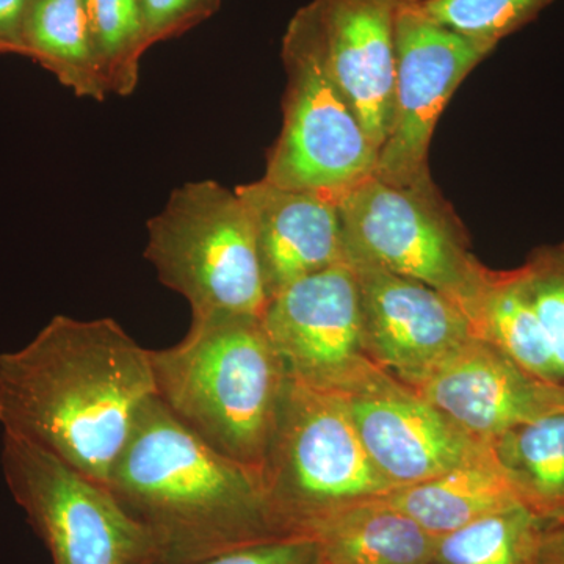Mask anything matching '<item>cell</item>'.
I'll use <instances>...</instances> for the list:
<instances>
[{"instance_id": "9c48e42d", "label": "cell", "mask_w": 564, "mask_h": 564, "mask_svg": "<svg viewBox=\"0 0 564 564\" xmlns=\"http://www.w3.org/2000/svg\"><path fill=\"white\" fill-rule=\"evenodd\" d=\"M494 50L434 21L423 0H399L393 118L375 177L397 187L433 182L429 154L434 128L459 84Z\"/></svg>"}, {"instance_id": "ac0fdd59", "label": "cell", "mask_w": 564, "mask_h": 564, "mask_svg": "<svg viewBox=\"0 0 564 564\" xmlns=\"http://www.w3.org/2000/svg\"><path fill=\"white\" fill-rule=\"evenodd\" d=\"M462 311L477 339L505 352L534 377L564 386L562 369L518 269L486 267L484 280Z\"/></svg>"}, {"instance_id": "7a4b0ae2", "label": "cell", "mask_w": 564, "mask_h": 564, "mask_svg": "<svg viewBox=\"0 0 564 564\" xmlns=\"http://www.w3.org/2000/svg\"><path fill=\"white\" fill-rule=\"evenodd\" d=\"M106 488L147 533L155 563L292 536L274 518L261 474L218 454L158 397L141 411Z\"/></svg>"}, {"instance_id": "5bb4252c", "label": "cell", "mask_w": 564, "mask_h": 564, "mask_svg": "<svg viewBox=\"0 0 564 564\" xmlns=\"http://www.w3.org/2000/svg\"><path fill=\"white\" fill-rule=\"evenodd\" d=\"M413 389L488 445L516 426L564 411V386L534 377L477 337Z\"/></svg>"}, {"instance_id": "4316f807", "label": "cell", "mask_w": 564, "mask_h": 564, "mask_svg": "<svg viewBox=\"0 0 564 564\" xmlns=\"http://www.w3.org/2000/svg\"><path fill=\"white\" fill-rule=\"evenodd\" d=\"M31 0H0V55H21L22 25Z\"/></svg>"}, {"instance_id": "83f0119b", "label": "cell", "mask_w": 564, "mask_h": 564, "mask_svg": "<svg viewBox=\"0 0 564 564\" xmlns=\"http://www.w3.org/2000/svg\"><path fill=\"white\" fill-rule=\"evenodd\" d=\"M534 564H564V524L545 527Z\"/></svg>"}, {"instance_id": "5b68a950", "label": "cell", "mask_w": 564, "mask_h": 564, "mask_svg": "<svg viewBox=\"0 0 564 564\" xmlns=\"http://www.w3.org/2000/svg\"><path fill=\"white\" fill-rule=\"evenodd\" d=\"M261 475L288 534H306L326 516L395 489L367 455L343 399L291 378Z\"/></svg>"}, {"instance_id": "30bf717a", "label": "cell", "mask_w": 564, "mask_h": 564, "mask_svg": "<svg viewBox=\"0 0 564 564\" xmlns=\"http://www.w3.org/2000/svg\"><path fill=\"white\" fill-rule=\"evenodd\" d=\"M261 318L288 377L307 388L344 395L380 369L364 348L358 282L348 262L274 293Z\"/></svg>"}, {"instance_id": "484cf974", "label": "cell", "mask_w": 564, "mask_h": 564, "mask_svg": "<svg viewBox=\"0 0 564 564\" xmlns=\"http://www.w3.org/2000/svg\"><path fill=\"white\" fill-rule=\"evenodd\" d=\"M184 564H318V547L313 538L292 534Z\"/></svg>"}, {"instance_id": "6da1fadb", "label": "cell", "mask_w": 564, "mask_h": 564, "mask_svg": "<svg viewBox=\"0 0 564 564\" xmlns=\"http://www.w3.org/2000/svg\"><path fill=\"white\" fill-rule=\"evenodd\" d=\"M154 397L151 350L113 318L55 315L31 343L0 352L3 434L102 486Z\"/></svg>"}, {"instance_id": "4fadbf2b", "label": "cell", "mask_w": 564, "mask_h": 564, "mask_svg": "<svg viewBox=\"0 0 564 564\" xmlns=\"http://www.w3.org/2000/svg\"><path fill=\"white\" fill-rule=\"evenodd\" d=\"M399 0H311L295 13L380 152L393 118Z\"/></svg>"}, {"instance_id": "cb8c5ba5", "label": "cell", "mask_w": 564, "mask_h": 564, "mask_svg": "<svg viewBox=\"0 0 564 564\" xmlns=\"http://www.w3.org/2000/svg\"><path fill=\"white\" fill-rule=\"evenodd\" d=\"M518 270L564 377V242L536 248Z\"/></svg>"}, {"instance_id": "7402d4cb", "label": "cell", "mask_w": 564, "mask_h": 564, "mask_svg": "<svg viewBox=\"0 0 564 564\" xmlns=\"http://www.w3.org/2000/svg\"><path fill=\"white\" fill-rule=\"evenodd\" d=\"M110 95L128 98L139 87L148 51L140 0H84Z\"/></svg>"}, {"instance_id": "277c9868", "label": "cell", "mask_w": 564, "mask_h": 564, "mask_svg": "<svg viewBox=\"0 0 564 564\" xmlns=\"http://www.w3.org/2000/svg\"><path fill=\"white\" fill-rule=\"evenodd\" d=\"M144 258L159 281L180 293L193 318L220 314L262 317L269 303L250 214L220 182L174 188L147 225Z\"/></svg>"}, {"instance_id": "603a6c76", "label": "cell", "mask_w": 564, "mask_h": 564, "mask_svg": "<svg viewBox=\"0 0 564 564\" xmlns=\"http://www.w3.org/2000/svg\"><path fill=\"white\" fill-rule=\"evenodd\" d=\"M556 0H423L434 21L459 35L496 46L532 24Z\"/></svg>"}, {"instance_id": "44dd1931", "label": "cell", "mask_w": 564, "mask_h": 564, "mask_svg": "<svg viewBox=\"0 0 564 564\" xmlns=\"http://www.w3.org/2000/svg\"><path fill=\"white\" fill-rule=\"evenodd\" d=\"M547 525L524 505H514L436 536L432 564H534Z\"/></svg>"}, {"instance_id": "8fae6325", "label": "cell", "mask_w": 564, "mask_h": 564, "mask_svg": "<svg viewBox=\"0 0 564 564\" xmlns=\"http://www.w3.org/2000/svg\"><path fill=\"white\" fill-rule=\"evenodd\" d=\"M358 282L364 348L375 366L414 388L475 339L462 307L444 293L347 258Z\"/></svg>"}, {"instance_id": "3957f363", "label": "cell", "mask_w": 564, "mask_h": 564, "mask_svg": "<svg viewBox=\"0 0 564 564\" xmlns=\"http://www.w3.org/2000/svg\"><path fill=\"white\" fill-rule=\"evenodd\" d=\"M151 359L166 410L218 454L261 474L289 380L262 318H193L180 344L151 350Z\"/></svg>"}, {"instance_id": "9a60e30c", "label": "cell", "mask_w": 564, "mask_h": 564, "mask_svg": "<svg viewBox=\"0 0 564 564\" xmlns=\"http://www.w3.org/2000/svg\"><path fill=\"white\" fill-rule=\"evenodd\" d=\"M250 214L267 296L345 262L337 203L262 180L234 188Z\"/></svg>"}, {"instance_id": "d6986e66", "label": "cell", "mask_w": 564, "mask_h": 564, "mask_svg": "<svg viewBox=\"0 0 564 564\" xmlns=\"http://www.w3.org/2000/svg\"><path fill=\"white\" fill-rule=\"evenodd\" d=\"M21 55L50 70L77 98L104 101L110 95L84 0H31Z\"/></svg>"}, {"instance_id": "ba28073f", "label": "cell", "mask_w": 564, "mask_h": 564, "mask_svg": "<svg viewBox=\"0 0 564 564\" xmlns=\"http://www.w3.org/2000/svg\"><path fill=\"white\" fill-rule=\"evenodd\" d=\"M3 480L54 564L155 562L147 533L106 486L36 445L3 434Z\"/></svg>"}, {"instance_id": "7c38bea8", "label": "cell", "mask_w": 564, "mask_h": 564, "mask_svg": "<svg viewBox=\"0 0 564 564\" xmlns=\"http://www.w3.org/2000/svg\"><path fill=\"white\" fill-rule=\"evenodd\" d=\"M343 399L375 467L393 488L430 480L485 458L474 440L410 386L377 369Z\"/></svg>"}, {"instance_id": "52a82bcc", "label": "cell", "mask_w": 564, "mask_h": 564, "mask_svg": "<svg viewBox=\"0 0 564 564\" xmlns=\"http://www.w3.org/2000/svg\"><path fill=\"white\" fill-rule=\"evenodd\" d=\"M282 128L267 154L263 180L337 203L373 176L377 148L295 17L282 39Z\"/></svg>"}, {"instance_id": "ffe728a7", "label": "cell", "mask_w": 564, "mask_h": 564, "mask_svg": "<svg viewBox=\"0 0 564 564\" xmlns=\"http://www.w3.org/2000/svg\"><path fill=\"white\" fill-rule=\"evenodd\" d=\"M489 445L522 505L564 524V411L516 426Z\"/></svg>"}, {"instance_id": "8992f818", "label": "cell", "mask_w": 564, "mask_h": 564, "mask_svg": "<svg viewBox=\"0 0 564 564\" xmlns=\"http://www.w3.org/2000/svg\"><path fill=\"white\" fill-rule=\"evenodd\" d=\"M345 259L372 262L436 289L463 306L486 265L470 252L469 236L434 182L397 187L378 177L337 199Z\"/></svg>"}, {"instance_id": "e0dca14e", "label": "cell", "mask_w": 564, "mask_h": 564, "mask_svg": "<svg viewBox=\"0 0 564 564\" xmlns=\"http://www.w3.org/2000/svg\"><path fill=\"white\" fill-rule=\"evenodd\" d=\"M378 500L410 516L433 536H443L484 516L522 505L492 452L430 480L393 489Z\"/></svg>"}, {"instance_id": "2e32d148", "label": "cell", "mask_w": 564, "mask_h": 564, "mask_svg": "<svg viewBox=\"0 0 564 564\" xmlns=\"http://www.w3.org/2000/svg\"><path fill=\"white\" fill-rule=\"evenodd\" d=\"M318 564H432L436 536L410 516L380 502L351 505L306 532Z\"/></svg>"}, {"instance_id": "d4e9b609", "label": "cell", "mask_w": 564, "mask_h": 564, "mask_svg": "<svg viewBox=\"0 0 564 564\" xmlns=\"http://www.w3.org/2000/svg\"><path fill=\"white\" fill-rule=\"evenodd\" d=\"M220 6L221 0H140L148 50L203 24Z\"/></svg>"}]
</instances>
